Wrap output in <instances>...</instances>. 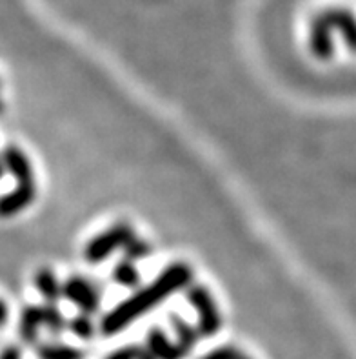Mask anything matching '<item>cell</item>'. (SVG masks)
<instances>
[{
  "instance_id": "obj_1",
  "label": "cell",
  "mask_w": 356,
  "mask_h": 359,
  "mask_svg": "<svg viewBox=\"0 0 356 359\" xmlns=\"http://www.w3.org/2000/svg\"><path fill=\"white\" fill-rule=\"evenodd\" d=\"M191 279H193V270H191L190 264H169L151 285L140 288L136 294L127 297L126 301H122L120 305L115 306L109 314L104 316L102 323H100L102 336H117L118 332H122L131 323H135L136 319L157 309L167 297H171L178 290H184V288L190 287Z\"/></svg>"
},
{
  "instance_id": "obj_2",
  "label": "cell",
  "mask_w": 356,
  "mask_h": 359,
  "mask_svg": "<svg viewBox=\"0 0 356 359\" xmlns=\"http://www.w3.org/2000/svg\"><path fill=\"white\" fill-rule=\"evenodd\" d=\"M185 297L191 303L197 314H199V334L202 337H213L217 336L218 330L222 327V318L220 312L217 309V303L213 299L211 292L202 285H193L187 287L185 290Z\"/></svg>"
},
{
  "instance_id": "obj_3",
  "label": "cell",
  "mask_w": 356,
  "mask_h": 359,
  "mask_svg": "<svg viewBox=\"0 0 356 359\" xmlns=\"http://www.w3.org/2000/svg\"><path fill=\"white\" fill-rule=\"evenodd\" d=\"M135 237L133 228L126 223L115 224L106 232L99 233L95 239H91L86 246V252H84V257L90 264H99L104 259H108L109 255L113 252L120 250L127 243Z\"/></svg>"
},
{
  "instance_id": "obj_4",
  "label": "cell",
  "mask_w": 356,
  "mask_h": 359,
  "mask_svg": "<svg viewBox=\"0 0 356 359\" xmlns=\"http://www.w3.org/2000/svg\"><path fill=\"white\" fill-rule=\"evenodd\" d=\"M62 296L82 310V314L93 316L100 309V296L86 279L69 278L62 285Z\"/></svg>"
},
{
  "instance_id": "obj_5",
  "label": "cell",
  "mask_w": 356,
  "mask_h": 359,
  "mask_svg": "<svg viewBox=\"0 0 356 359\" xmlns=\"http://www.w3.org/2000/svg\"><path fill=\"white\" fill-rule=\"evenodd\" d=\"M36 197L35 182H24L17 184V188L4 196H0V219H11L22 214L24 210L33 205Z\"/></svg>"
},
{
  "instance_id": "obj_6",
  "label": "cell",
  "mask_w": 356,
  "mask_h": 359,
  "mask_svg": "<svg viewBox=\"0 0 356 359\" xmlns=\"http://www.w3.org/2000/svg\"><path fill=\"white\" fill-rule=\"evenodd\" d=\"M2 163H4L6 172H9L15 177L17 184H24V182H35V173H33L31 163L27 159V155L24 154L18 146L8 144L2 151Z\"/></svg>"
},
{
  "instance_id": "obj_7",
  "label": "cell",
  "mask_w": 356,
  "mask_h": 359,
  "mask_svg": "<svg viewBox=\"0 0 356 359\" xmlns=\"http://www.w3.org/2000/svg\"><path fill=\"white\" fill-rule=\"evenodd\" d=\"M145 351L155 359H184L187 355L178 348L176 343L167 339L166 334L160 328H151L148 334V348Z\"/></svg>"
},
{
  "instance_id": "obj_8",
  "label": "cell",
  "mask_w": 356,
  "mask_h": 359,
  "mask_svg": "<svg viewBox=\"0 0 356 359\" xmlns=\"http://www.w3.org/2000/svg\"><path fill=\"white\" fill-rule=\"evenodd\" d=\"M41 327H44V310L42 306H26L20 314V325H18V334L26 345H33L38 339Z\"/></svg>"
},
{
  "instance_id": "obj_9",
  "label": "cell",
  "mask_w": 356,
  "mask_h": 359,
  "mask_svg": "<svg viewBox=\"0 0 356 359\" xmlns=\"http://www.w3.org/2000/svg\"><path fill=\"white\" fill-rule=\"evenodd\" d=\"M35 287L42 299L45 301V305H57V301L62 296V287H60L59 279L50 269H41L35 273Z\"/></svg>"
},
{
  "instance_id": "obj_10",
  "label": "cell",
  "mask_w": 356,
  "mask_h": 359,
  "mask_svg": "<svg viewBox=\"0 0 356 359\" xmlns=\"http://www.w3.org/2000/svg\"><path fill=\"white\" fill-rule=\"evenodd\" d=\"M171 325L173 328H175V334H176V345H178V348L187 355L191 351H193L194 345L199 343V337H200L199 330H194L187 321H184L182 318H175V316H173L171 319Z\"/></svg>"
},
{
  "instance_id": "obj_11",
  "label": "cell",
  "mask_w": 356,
  "mask_h": 359,
  "mask_svg": "<svg viewBox=\"0 0 356 359\" xmlns=\"http://www.w3.org/2000/svg\"><path fill=\"white\" fill-rule=\"evenodd\" d=\"M38 359H84V352L80 348L69 345H41L36 348Z\"/></svg>"
},
{
  "instance_id": "obj_12",
  "label": "cell",
  "mask_w": 356,
  "mask_h": 359,
  "mask_svg": "<svg viewBox=\"0 0 356 359\" xmlns=\"http://www.w3.org/2000/svg\"><path fill=\"white\" fill-rule=\"evenodd\" d=\"M113 281L117 283V285H120V287H126V288L138 287L140 273L138 270H136L135 263L127 259L120 261L113 270Z\"/></svg>"
},
{
  "instance_id": "obj_13",
  "label": "cell",
  "mask_w": 356,
  "mask_h": 359,
  "mask_svg": "<svg viewBox=\"0 0 356 359\" xmlns=\"http://www.w3.org/2000/svg\"><path fill=\"white\" fill-rule=\"evenodd\" d=\"M69 328H71V332L77 337H80V339H91V337L95 336V323H93V319L87 314L73 318L71 321H69Z\"/></svg>"
},
{
  "instance_id": "obj_14",
  "label": "cell",
  "mask_w": 356,
  "mask_h": 359,
  "mask_svg": "<svg viewBox=\"0 0 356 359\" xmlns=\"http://www.w3.org/2000/svg\"><path fill=\"white\" fill-rule=\"evenodd\" d=\"M44 327H48L53 334H60L66 328V319L57 305H44Z\"/></svg>"
},
{
  "instance_id": "obj_15",
  "label": "cell",
  "mask_w": 356,
  "mask_h": 359,
  "mask_svg": "<svg viewBox=\"0 0 356 359\" xmlns=\"http://www.w3.org/2000/svg\"><path fill=\"white\" fill-rule=\"evenodd\" d=\"M149 252H151V246H149L148 243L142 241V239H138V237H133V239H131V241L124 246V254H126V257H124V259L136 263V261L144 259Z\"/></svg>"
},
{
  "instance_id": "obj_16",
  "label": "cell",
  "mask_w": 356,
  "mask_h": 359,
  "mask_svg": "<svg viewBox=\"0 0 356 359\" xmlns=\"http://www.w3.org/2000/svg\"><path fill=\"white\" fill-rule=\"evenodd\" d=\"M240 355H242V352L233 348V346H220V348H215V351L204 355L202 359H238Z\"/></svg>"
},
{
  "instance_id": "obj_17",
  "label": "cell",
  "mask_w": 356,
  "mask_h": 359,
  "mask_svg": "<svg viewBox=\"0 0 356 359\" xmlns=\"http://www.w3.org/2000/svg\"><path fill=\"white\" fill-rule=\"evenodd\" d=\"M142 354V348L136 345H127L122 346L118 351H115L113 354H109L106 359H138Z\"/></svg>"
},
{
  "instance_id": "obj_18",
  "label": "cell",
  "mask_w": 356,
  "mask_h": 359,
  "mask_svg": "<svg viewBox=\"0 0 356 359\" xmlns=\"http://www.w3.org/2000/svg\"><path fill=\"white\" fill-rule=\"evenodd\" d=\"M0 359H22V352H20L18 346L9 345L6 346L4 351L0 352Z\"/></svg>"
},
{
  "instance_id": "obj_19",
  "label": "cell",
  "mask_w": 356,
  "mask_h": 359,
  "mask_svg": "<svg viewBox=\"0 0 356 359\" xmlns=\"http://www.w3.org/2000/svg\"><path fill=\"white\" fill-rule=\"evenodd\" d=\"M8 319H9V309H8V305H6L4 301L0 299V328L6 327Z\"/></svg>"
},
{
  "instance_id": "obj_20",
  "label": "cell",
  "mask_w": 356,
  "mask_h": 359,
  "mask_svg": "<svg viewBox=\"0 0 356 359\" xmlns=\"http://www.w3.org/2000/svg\"><path fill=\"white\" fill-rule=\"evenodd\" d=\"M138 359H155V358L151 354H149V352L145 351V348H142V354H140Z\"/></svg>"
},
{
  "instance_id": "obj_21",
  "label": "cell",
  "mask_w": 356,
  "mask_h": 359,
  "mask_svg": "<svg viewBox=\"0 0 356 359\" xmlns=\"http://www.w3.org/2000/svg\"><path fill=\"white\" fill-rule=\"evenodd\" d=\"M4 172H6V168H4V163H2V157H0V179L4 177Z\"/></svg>"
},
{
  "instance_id": "obj_22",
  "label": "cell",
  "mask_w": 356,
  "mask_h": 359,
  "mask_svg": "<svg viewBox=\"0 0 356 359\" xmlns=\"http://www.w3.org/2000/svg\"><path fill=\"white\" fill-rule=\"evenodd\" d=\"M4 111H6V104H4V100L0 99V117L4 115Z\"/></svg>"
},
{
  "instance_id": "obj_23",
  "label": "cell",
  "mask_w": 356,
  "mask_h": 359,
  "mask_svg": "<svg viewBox=\"0 0 356 359\" xmlns=\"http://www.w3.org/2000/svg\"><path fill=\"white\" fill-rule=\"evenodd\" d=\"M238 359H249V358H248V355H243V354H242Z\"/></svg>"
},
{
  "instance_id": "obj_24",
  "label": "cell",
  "mask_w": 356,
  "mask_h": 359,
  "mask_svg": "<svg viewBox=\"0 0 356 359\" xmlns=\"http://www.w3.org/2000/svg\"><path fill=\"white\" fill-rule=\"evenodd\" d=\"M0 86H2V84H0Z\"/></svg>"
}]
</instances>
